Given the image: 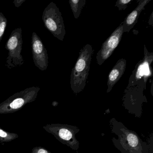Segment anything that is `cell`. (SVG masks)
<instances>
[{"mask_svg":"<svg viewBox=\"0 0 153 153\" xmlns=\"http://www.w3.org/2000/svg\"><path fill=\"white\" fill-rule=\"evenodd\" d=\"M110 125L112 133L117 136L112 139L113 143L121 153H149L147 143L143 141L135 131L129 129L115 118L110 120Z\"/></svg>","mask_w":153,"mask_h":153,"instance_id":"obj_1","label":"cell"},{"mask_svg":"<svg viewBox=\"0 0 153 153\" xmlns=\"http://www.w3.org/2000/svg\"><path fill=\"white\" fill-rule=\"evenodd\" d=\"M93 52V47L89 44L86 45L80 50L76 62L71 74V88L74 94L82 92L85 87Z\"/></svg>","mask_w":153,"mask_h":153,"instance_id":"obj_2","label":"cell"},{"mask_svg":"<svg viewBox=\"0 0 153 153\" xmlns=\"http://www.w3.org/2000/svg\"><path fill=\"white\" fill-rule=\"evenodd\" d=\"M40 88L32 87L16 93L0 104V114L13 113L36 99Z\"/></svg>","mask_w":153,"mask_h":153,"instance_id":"obj_3","label":"cell"},{"mask_svg":"<svg viewBox=\"0 0 153 153\" xmlns=\"http://www.w3.org/2000/svg\"><path fill=\"white\" fill-rule=\"evenodd\" d=\"M43 128L63 145L76 151L79 149V141L76 137L80 131L78 127L67 124L51 123L43 126Z\"/></svg>","mask_w":153,"mask_h":153,"instance_id":"obj_4","label":"cell"},{"mask_svg":"<svg viewBox=\"0 0 153 153\" xmlns=\"http://www.w3.org/2000/svg\"><path fill=\"white\" fill-rule=\"evenodd\" d=\"M42 19L46 29L54 37L63 41L66 34L64 21L59 9L54 2H51L45 9Z\"/></svg>","mask_w":153,"mask_h":153,"instance_id":"obj_5","label":"cell"},{"mask_svg":"<svg viewBox=\"0 0 153 153\" xmlns=\"http://www.w3.org/2000/svg\"><path fill=\"white\" fill-rule=\"evenodd\" d=\"M5 48L8 51L6 65L8 68L11 69L24 64L25 61L21 55L23 49L22 28H16L12 31Z\"/></svg>","mask_w":153,"mask_h":153,"instance_id":"obj_6","label":"cell"},{"mask_svg":"<svg viewBox=\"0 0 153 153\" xmlns=\"http://www.w3.org/2000/svg\"><path fill=\"white\" fill-rule=\"evenodd\" d=\"M123 33L122 22L102 44V47L97 52L96 60L98 65H102L111 55L119 45Z\"/></svg>","mask_w":153,"mask_h":153,"instance_id":"obj_7","label":"cell"},{"mask_svg":"<svg viewBox=\"0 0 153 153\" xmlns=\"http://www.w3.org/2000/svg\"><path fill=\"white\" fill-rule=\"evenodd\" d=\"M32 51L36 67L42 71L46 70L49 62L47 51L40 37L35 32L32 34Z\"/></svg>","mask_w":153,"mask_h":153,"instance_id":"obj_8","label":"cell"},{"mask_svg":"<svg viewBox=\"0 0 153 153\" xmlns=\"http://www.w3.org/2000/svg\"><path fill=\"white\" fill-rule=\"evenodd\" d=\"M144 58L141 63H140L136 69L135 73V79L131 81L134 85L137 84L138 80L141 79L143 77L145 78L150 75V65L153 59V54L148 52L146 47H144Z\"/></svg>","mask_w":153,"mask_h":153,"instance_id":"obj_9","label":"cell"},{"mask_svg":"<svg viewBox=\"0 0 153 153\" xmlns=\"http://www.w3.org/2000/svg\"><path fill=\"white\" fill-rule=\"evenodd\" d=\"M126 67V60L124 59H121L118 61L112 69L110 71L107 79V93L111 91L114 85L122 76L125 72Z\"/></svg>","mask_w":153,"mask_h":153,"instance_id":"obj_10","label":"cell"},{"mask_svg":"<svg viewBox=\"0 0 153 153\" xmlns=\"http://www.w3.org/2000/svg\"><path fill=\"white\" fill-rule=\"evenodd\" d=\"M150 1V0L140 1L136 9L127 16L124 21L123 22V33H129L131 29L133 28L137 22L138 19L141 11L144 9L145 6Z\"/></svg>","mask_w":153,"mask_h":153,"instance_id":"obj_11","label":"cell"},{"mask_svg":"<svg viewBox=\"0 0 153 153\" xmlns=\"http://www.w3.org/2000/svg\"><path fill=\"white\" fill-rule=\"evenodd\" d=\"M69 2L74 17L76 19H78L82 9L85 5V0H70Z\"/></svg>","mask_w":153,"mask_h":153,"instance_id":"obj_12","label":"cell"},{"mask_svg":"<svg viewBox=\"0 0 153 153\" xmlns=\"http://www.w3.org/2000/svg\"><path fill=\"white\" fill-rule=\"evenodd\" d=\"M16 133L10 132L3 130L0 127V143L10 142L19 137Z\"/></svg>","mask_w":153,"mask_h":153,"instance_id":"obj_13","label":"cell"},{"mask_svg":"<svg viewBox=\"0 0 153 153\" xmlns=\"http://www.w3.org/2000/svg\"><path fill=\"white\" fill-rule=\"evenodd\" d=\"M8 21L3 13H0V42L5 33L6 27L7 25Z\"/></svg>","mask_w":153,"mask_h":153,"instance_id":"obj_14","label":"cell"},{"mask_svg":"<svg viewBox=\"0 0 153 153\" xmlns=\"http://www.w3.org/2000/svg\"><path fill=\"white\" fill-rule=\"evenodd\" d=\"M132 1V0H119L116 2L115 7H117L120 11L124 10Z\"/></svg>","mask_w":153,"mask_h":153,"instance_id":"obj_15","label":"cell"},{"mask_svg":"<svg viewBox=\"0 0 153 153\" xmlns=\"http://www.w3.org/2000/svg\"><path fill=\"white\" fill-rule=\"evenodd\" d=\"M30 153H52L45 148L42 146H37L32 149Z\"/></svg>","mask_w":153,"mask_h":153,"instance_id":"obj_16","label":"cell"},{"mask_svg":"<svg viewBox=\"0 0 153 153\" xmlns=\"http://www.w3.org/2000/svg\"><path fill=\"white\" fill-rule=\"evenodd\" d=\"M26 0H15L13 1V3L15 5V7H21V5L25 2Z\"/></svg>","mask_w":153,"mask_h":153,"instance_id":"obj_17","label":"cell"}]
</instances>
